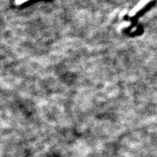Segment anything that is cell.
<instances>
[{
  "instance_id": "1",
  "label": "cell",
  "mask_w": 157,
  "mask_h": 157,
  "mask_svg": "<svg viewBox=\"0 0 157 157\" xmlns=\"http://www.w3.org/2000/svg\"><path fill=\"white\" fill-rule=\"evenodd\" d=\"M28 1L29 0H15V4H17V5H21L24 3Z\"/></svg>"
}]
</instances>
